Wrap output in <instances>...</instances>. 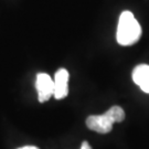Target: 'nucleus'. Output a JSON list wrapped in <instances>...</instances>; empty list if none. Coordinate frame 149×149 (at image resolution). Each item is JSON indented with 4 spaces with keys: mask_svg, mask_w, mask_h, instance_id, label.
<instances>
[{
    "mask_svg": "<svg viewBox=\"0 0 149 149\" xmlns=\"http://www.w3.org/2000/svg\"><path fill=\"white\" fill-rule=\"evenodd\" d=\"M141 36V27L130 11H123L118 20L116 40L123 47L133 45Z\"/></svg>",
    "mask_w": 149,
    "mask_h": 149,
    "instance_id": "f257e3e1",
    "label": "nucleus"
},
{
    "mask_svg": "<svg viewBox=\"0 0 149 149\" xmlns=\"http://www.w3.org/2000/svg\"><path fill=\"white\" fill-rule=\"evenodd\" d=\"M18 149H39L37 146H24V147H21V148Z\"/></svg>",
    "mask_w": 149,
    "mask_h": 149,
    "instance_id": "0eeeda50",
    "label": "nucleus"
},
{
    "mask_svg": "<svg viewBox=\"0 0 149 149\" xmlns=\"http://www.w3.org/2000/svg\"><path fill=\"white\" fill-rule=\"evenodd\" d=\"M80 149H92L91 145L87 143V141H83L82 145H81V148Z\"/></svg>",
    "mask_w": 149,
    "mask_h": 149,
    "instance_id": "423d86ee",
    "label": "nucleus"
},
{
    "mask_svg": "<svg viewBox=\"0 0 149 149\" xmlns=\"http://www.w3.org/2000/svg\"><path fill=\"white\" fill-rule=\"evenodd\" d=\"M69 79L70 75L68 70L60 69L54 75V93L53 96L56 100H62L69 94Z\"/></svg>",
    "mask_w": 149,
    "mask_h": 149,
    "instance_id": "20e7f679",
    "label": "nucleus"
},
{
    "mask_svg": "<svg viewBox=\"0 0 149 149\" xmlns=\"http://www.w3.org/2000/svg\"><path fill=\"white\" fill-rule=\"evenodd\" d=\"M125 119V112L122 107L113 106L102 115H92L86 119V126L91 130L100 134H108L115 123Z\"/></svg>",
    "mask_w": 149,
    "mask_h": 149,
    "instance_id": "f03ea898",
    "label": "nucleus"
},
{
    "mask_svg": "<svg viewBox=\"0 0 149 149\" xmlns=\"http://www.w3.org/2000/svg\"><path fill=\"white\" fill-rule=\"evenodd\" d=\"M133 81L140 90L149 94V65L139 64L133 71Z\"/></svg>",
    "mask_w": 149,
    "mask_h": 149,
    "instance_id": "39448f33",
    "label": "nucleus"
},
{
    "mask_svg": "<svg viewBox=\"0 0 149 149\" xmlns=\"http://www.w3.org/2000/svg\"><path fill=\"white\" fill-rule=\"evenodd\" d=\"M36 88L38 92V98L40 103H44L50 100L54 93V82L51 76L47 73H39L36 79Z\"/></svg>",
    "mask_w": 149,
    "mask_h": 149,
    "instance_id": "7ed1b4c3",
    "label": "nucleus"
}]
</instances>
